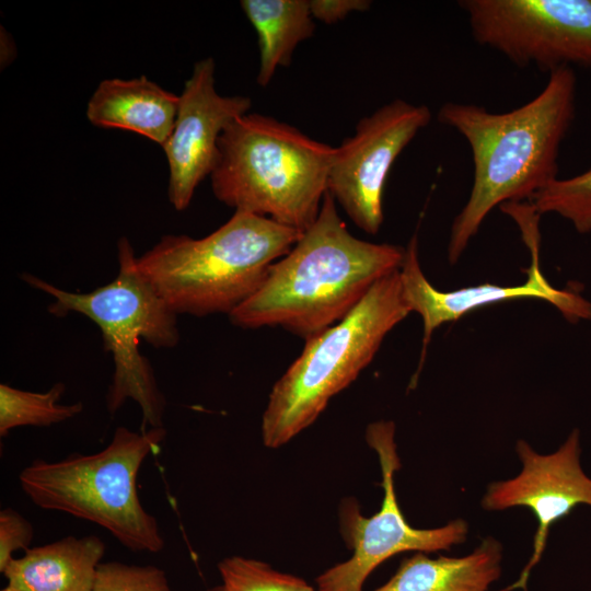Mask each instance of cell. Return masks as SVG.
<instances>
[{
    "instance_id": "9",
    "label": "cell",
    "mask_w": 591,
    "mask_h": 591,
    "mask_svg": "<svg viewBox=\"0 0 591 591\" xmlns=\"http://www.w3.org/2000/svg\"><path fill=\"white\" fill-rule=\"evenodd\" d=\"M474 39L521 67L591 68V0H461Z\"/></svg>"
},
{
    "instance_id": "25",
    "label": "cell",
    "mask_w": 591,
    "mask_h": 591,
    "mask_svg": "<svg viewBox=\"0 0 591 591\" xmlns=\"http://www.w3.org/2000/svg\"><path fill=\"white\" fill-rule=\"evenodd\" d=\"M212 591H223V588H222V586H221V587H217V588H215Z\"/></svg>"
},
{
    "instance_id": "20",
    "label": "cell",
    "mask_w": 591,
    "mask_h": 591,
    "mask_svg": "<svg viewBox=\"0 0 591 591\" xmlns=\"http://www.w3.org/2000/svg\"><path fill=\"white\" fill-rule=\"evenodd\" d=\"M223 591H314L305 580L273 569L269 565L241 556L218 564Z\"/></svg>"
},
{
    "instance_id": "22",
    "label": "cell",
    "mask_w": 591,
    "mask_h": 591,
    "mask_svg": "<svg viewBox=\"0 0 591 591\" xmlns=\"http://www.w3.org/2000/svg\"><path fill=\"white\" fill-rule=\"evenodd\" d=\"M34 537L33 525L18 511L5 508L0 512V571L12 561L13 553L28 549Z\"/></svg>"
},
{
    "instance_id": "1",
    "label": "cell",
    "mask_w": 591,
    "mask_h": 591,
    "mask_svg": "<svg viewBox=\"0 0 591 591\" xmlns=\"http://www.w3.org/2000/svg\"><path fill=\"white\" fill-rule=\"evenodd\" d=\"M576 88L573 70L563 67L549 73L535 97L505 113L454 102L440 107L438 120L465 138L474 165L471 194L450 231L451 264L497 206L530 202L558 178L560 146L575 117Z\"/></svg>"
},
{
    "instance_id": "10",
    "label": "cell",
    "mask_w": 591,
    "mask_h": 591,
    "mask_svg": "<svg viewBox=\"0 0 591 591\" xmlns=\"http://www.w3.org/2000/svg\"><path fill=\"white\" fill-rule=\"evenodd\" d=\"M431 118L428 106L397 99L361 118L354 135L335 148L327 192L362 231H380L391 167Z\"/></svg>"
},
{
    "instance_id": "12",
    "label": "cell",
    "mask_w": 591,
    "mask_h": 591,
    "mask_svg": "<svg viewBox=\"0 0 591 591\" xmlns=\"http://www.w3.org/2000/svg\"><path fill=\"white\" fill-rule=\"evenodd\" d=\"M215 72L211 57L194 66L178 95L175 124L163 146L169 165L167 196L177 211L190 205L198 185L211 175L224 129L252 107L247 96L219 94Z\"/></svg>"
},
{
    "instance_id": "5",
    "label": "cell",
    "mask_w": 591,
    "mask_h": 591,
    "mask_svg": "<svg viewBox=\"0 0 591 591\" xmlns=\"http://www.w3.org/2000/svg\"><path fill=\"white\" fill-rule=\"evenodd\" d=\"M136 257L129 240L120 237L116 277L86 293L60 289L31 274H22L21 278L54 299L49 313L56 316L79 313L99 326L104 349L114 361L106 394L107 410L115 414L127 399H132L142 413L140 431H147L163 427L166 399L149 360L139 351V341L143 339L154 348H173L179 341V332L177 315L141 276Z\"/></svg>"
},
{
    "instance_id": "16",
    "label": "cell",
    "mask_w": 591,
    "mask_h": 591,
    "mask_svg": "<svg viewBox=\"0 0 591 591\" xmlns=\"http://www.w3.org/2000/svg\"><path fill=\"white\" fill-rule=\"evenodd\" d=\"M502 548L493 537L463 557L404 559L391 579L374 591H489L501 573Z\"/></svg>"
},
{
    "instance_id": "15",
    "label": "cell",
    "mask_w": 591,
    "mask_h": 591,
    "mask_svg": "<svg viewBox=\"0 0 591 591\" xmlns=\"http://www.w3.org/2000/svg\"><path fill=\"white\" fill-rule=\"evenodd\" d=\"M104 553L97 536H67L28 548L2 573L16 591H91Z\"/></svg>"
},
{
    "instance_id": "23",
    "label": "cell",
    "mask_w": 591,
    "mask_h": 591,
    "mask_svg": "<svg viewBox=\"0 0 591 591\" xmlns=\"http://www.w3.org/2000/svg\"><path fill=\"white\" fill-rule=\"evenodd\" d=\"M309 4L314 20L334 24L351 12L367 11L371 2L368 0H310Z\"/></svg>"
},
{
    "instance_id": "11",
    "label": "cell",
    "mask_w": 591,
    "mask_h": 591,
    "mask_svg": "<svg viewBox=\"0 0 591 591\" xmlns=\"http://www.w3.org/2000/svg\"><path fill=\"white\" fill-rule=\"evenodd\" d=\"M511 217L519 224L532 255L531 266L526 270L528 279L519 286L480 283L452 291H441L430 283L421 269L417 234L410 237L398 273L403 298L407 306L422 320L424 336L419 370L434 329L444 323L455 322L478 308L513 299L536 298L556 306L569 322L591 320L590 301L570 290L554 288L541 271L537 227L540 215L530 207H522L517 209Z\"/></svg>"
},
{
    "instance_id": "14",
    "label": "cell",
    "mask_w": 591,
    "mask_h": 591,
    "mask_svg": "<svg viewBox=\"0 0 591 591\" xmlns=\"http://www.w3.org/2000/svg\"><path fill=\"white\" fill-rule=\"evenodd\" d=\"M177 108L178 95L140 76L101 81L85 114L96 127L132 131L163 148L173 130Z\"/></svg>"
},
{
    "instance_id": "3",
    "label": "cell",
    "mask_w": 591,
    "mask_h": 591,
    "mask_svg": "<svg viewBox=\"0 0 591 591\" xmlns=\"http://www.w3.org/2000/svg\"><path fill=\"white\" fill-rule=\"evenodd\" d=\"M302 232L244 211L205 237L163 235L136 257L157 294L176 314L230 315L264 282Z\"/></svg>"
},
{
    "instance_id": "18",
    "label": "cell",
    "mask_w": 591,
    "mask_h": 591,
    "mask_svg": "<svg viewBox=\"0 0 591 591\" xmlns=\"http://www.w3.org/2000/svg\"><path fill=\"white\" fill-rule=\"evenodd\" d=\"M65 384L55 383L46 392H28L2 383L0 385V436L18 427H48L68 420L83 409L81 402L60 404Z\"/></svg>"
},
{
    "instance_id": "2",
    "label": "cell",
    "mask_w": 591,
    "mask_h": 591,
    "mask_svg": "<svg viewBox=\"0 0 591 591\" xmlns=\"http://www.w3.org/2000/svg\"><path fill=\"white\" fill-rule=\"evenodd\" d=\"M404 255L405 247L354 236L326 192L315 221L229 318L247 329L278 326L305 340L345 318L376 281L399 269Z\"/></svg>"
},
{
    "instance_id": "4",
    "label": "cell",
    "mask_w": 591,
    "mask_h": 591,
    "mask_svg": "<svg viewBox=\"0 0 591 591\" xmlns=\"http://www.w3.org/2000/svg\"><path fill=\"white\" fill-rule=\"evenodd\" d=\"M334 151L287 123L247 113L220 136L211 189L234 211L303 232L322 207Z\"/></svg>"
},
{
    "instance_id": "21",
    "label": "cell",
    "mask_w": 591,
    "mask_h": 591,
    "mask_svg": "<svg viewBox=\"0 0 591 591\" xmlns=\"http://www.w3.org/2000/svg\"><path fill=\"white\" fill-rule=\"evenodd\" d=\"M91 591H171L165 572L155 566L102 563Z\"/></svg>"
},
{
    "instance_id": "8",
    "label": "cell",
    "mask_w": 591,
    "mask_h": 591,
    "mask_svg": "<svg viewBox=\"0 0 591 591\" xmlns=\"http://www.w3.org/2000/svg\"><path fill=\"white\" fill-rule=\"evenodd\" d=\"M366 440L379 457L384 490L380 510L364 518L355 505L341 507L343 534L352 556L316 578L318 591H363L369 575L390 557L408 551L431 553L450 549L465 541L468 526L456 519L436 529H416L397 503L394 475L401 467L395 443V425L379 420L366 429Z\"/></svg>"
},
{
    "instance_id": "17",
    "label": "cell",
    "mask_w": 591,
    "mask_h": 591,
    "mask_svg": "<svg viewBox=\"0 0 591 591\" xmlns=\"http://www.w3.org/2000/svg\"><path fill=\"white\" fill-rule=\"evenodd\" d=\"M240 5L257 34V83L266 86L279 67L290 65L297 46L313 36L308 0H242Z\"/></svg>"
},
{
    "instance_id": "6",
    "label": "cell",
    "mask_w": 591,
    "mask_h": 591,
    "mask_svg": "<svg viewBox=\"0 0 591 591\" xmlns=\"http://www.w3.org/2000/svg\"><path fill=\"white\" fill-rule=\"evenodd\" d=\"M409 313L397 269L376 281L345 318L305 339L302 352L268 396L262 417L264 444L280 448L312 425Z\"/></svg>"
},
{
    "instance_id": "13",
    "label": "cell",
    "mask_w": 591,
    "mask_h": 591,
    "mask_svg": "<svg viewBox=\"0 0 591 591\" xmlns=\"http://www.w3.org/2000/svg\"><path fill=\"white\" fill-rule=\"evenodd\" d=\"M517 452L522 462L518 476L494 482L483 497L487 510L513 507L529 508L537 520L533 554L512 588H524L531 569L545 549L549 528L579 503L591 506V478L579 463V431L575 429L565 443L552 454H538L520 440Z\"/></svg>"
},
{
    "instance_id": "19",
    "label": "cell",
    "mask_w": 591,
    "mask_h": 591,
    "mask_svg": "<svg viewBox=\"0 0 591 591\" xmlns=\"http://www.w3.org/2000/svg\"><path fill=\"white\" fill-rule=\"evenodd\" d=\"M538 215L555 213L579 233L591 231V169L569 178H557L530 201Z\"/></svg>"
},
{
    "instance_id": "24",
    "label": "cell",
    "mask_w": 591,
    "mask_h": 591,
    "mask_svg": "<svg viewBox=\"0 0 591 591\" xmlns=\"http://www.w3.org/2000/svg\"><path fill=\"white\" fill-rule=\"evenodd\" d=\"M1 591H16L14 589H12L11 587L7 586L4 589H2Z\"/></svg>"
},
{
    "instance_id": "7",
    "label": "cell",
    "mask_w": 591,
    "mask_h": 591,
    "mask_svg": "<svg viewBox=\"0 0 591 591\" xmlns=\"http://www.w3.org/2000/svg\"><path fill=\"white\" fill-rule=\"evenodd\" d=\"M165 436L164 427L140 432L117 427L96 453L33 461L19 475L21 488L37 507L93 522L132 552L159 553L164 540L140 502L137 475Z\"/></svg>"
}]
</instances>
